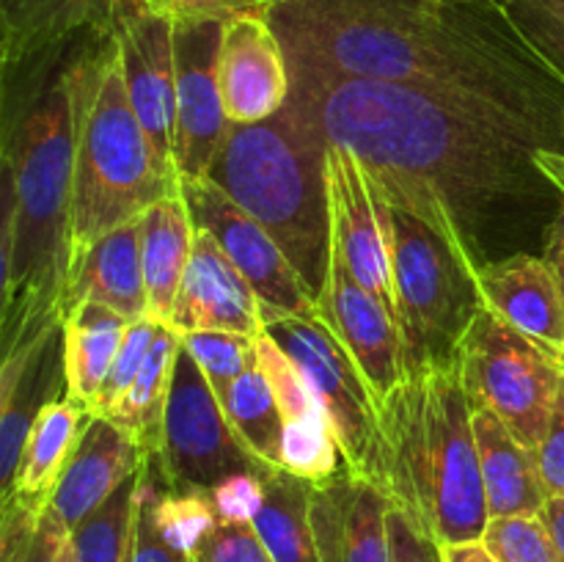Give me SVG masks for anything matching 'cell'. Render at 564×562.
I'll list each match as a JSON object with an SVG mask.
<instances>
[{
    "instance_id": "cell-1",
    "label": "cell",
    "mask_w": 564,
    "mask_h": 562,
    "mask_svg": "<svg viewBox=\"0 0 564 562\" xmlns=\"http://www.w3.org/2000/svg\"><path fill=\"white\" fill-rule=\"evenodd\" d=\"M290 105L367 171L433 198L474 270L543 253L564 196L534 154L564 152V138L488 105L361 77L292 83Z\"/></svg>"
},
{
    "instance_id": "cell-2",
    "label": "cell",
    "mask_w": 564,
    "mask_h": 562,
    "mask_svg": "<svg viewBox=\"0 0 564 562\" xmlns=\"http://www.w3.org/2000/svg\"><path fill=\"white\" fill-rule=\"evenodd\" d=\"M292 83H402L564 138V83L507 0H275Z\"/></svg>"
},
{
    "instance_id": "cell-3",
    "label": "cell",
    "mask_w": 564,
    "mask_h": 562,
    "mask_svg": "<svg viewBox=\"0 0 564 562\" xmlns=\"http://www.w3.org/2000/svg\"><path fill=\"white\" fill-rule=\"evenodd\" d=\"M64 66L66 58L33 97L3 114L0 125L6 174L0 231L3 350L50 317H61L75 180V119Z\"/></svg>"
},
{
    "instance_id": "cell-4",
    "label": "cell",
    "mask_w": 564,
    "mask_h": 562,
    "mask_svg": "<svg viewBox=\"0 0 564 562\" xmlns=\"http://www.w3.org/2000/svg\"><path fill=\"white\" fill-rule=\"evenodd\" d=\"M380 411V488L441 545L482 540L490 510L457 361L405 375Z\"/></svg>"
},
{
    "instance_id": "cell-5",
    "label": "cell",
    "mask_w": 564,
    "mask_h": 562,
    "mask_svg": "<svg viewBox=\"0 0 564 562\" xmlns=\"http://www.w3.org/2000/svg\"><path fill=\"white\" fill-rule=\"evenodd\" d=\"M64 72L75 119L69 275L105 235L135 220L149 204L180 193V187L163 176L132 110L113 33L77 39Z\"/></svg>"
},
{
    "instance_id": "cell-6",
    "label": "cell",
    "mask_w": 564,
    "mask_h": 562,
    "mask_svg": "<svg viewBox=\"0 0 564 562\" xmlns=\"http://www.w3.org/2000/svg\"><path fill=\"white\" fill-rule=\"evenodd\" d=\"M328 143L286 102L273 119L231 125L207 176L270 231L317 306L334 257Z\"/></svg>"
},
{
    "instance_id": "cell-7",
    "label": "cell",
    "mask_w": 564,
    "mask_h": 562,
    "mask_svg": "<svg viewBox=\"0 0 564 562\" xmlns=\"http://www.w3.org/2000/svg\"><path fill=\"white\" fill-rule=\"evenodd\" d=\"M367 176L389 248L405 375L457 361L463 336L482 309L477 270L433 198L391 176Z\"/></svg>"
},
{
    "instance_id": "cell-8",
    "label": "cell",
    "mask_w": 564,
    "mask_h": 562,
    "mask_svg": "<svg viewBox=\"0 0 564 562\" xmlns=\"http://www.w3.org/2000/svg\"><path fill=\"white\" fill-rule=\"evenodd\" d=\"M457 367L468 402H485L523 446L538 450L562 395L560 361L482 306L463 336Z\"/></svg>"
},
{
    "instance_id": "cell-9",
    "label": "cell",
    "mask_w": 564,
    "mask_h": 562,
    "mask_svg": "<svg viewBox=\"0 0 564 562\" xmlns=\"http://www.w3.org/2000/svg\"><path fill=\"white\" fill-rule=\"evenodd\" d=\"M264 334L297 364L328 411L347 468L380 485V411L350 353L317 314H275Z\"/></svg>"
},
{
    "instance_id": "cell-10",
    "label": "cell",
    "mask_w": 564,
    "mask_h": 562,
    "mask_svg": "<svg viewBox=\"0 0 564 562\" xmlns=\"http://www.w3.org/2000/svg\"><path fill=\"white\" fill-rule=\"evenodd\" d=\"M169 485L209 490L237 472H268L231 430L218 395L185 345L180 347L163 413V433L154 452Z\"/></svg>"
},
{
    "instance_id": "cell-11",
    "label": "cell",
    "mask_w": 564,
    "mask_h": 562,
    "mask_svg": "<svg viewBox=\"0 0 564 562\" xmlns=\"http://www.w3.org/2000/svg\"><path fill=\"white\" fill-rule=\"evenodd\" d=\"M119 44L127 97L149 138L154 160L169 182L180 187L174 160L176 130V61L174 20L149 0H116L110 22Z\"/></svg>"
},
{
    "instance_id": "cell-12",
    "label": "cell",
    "mask_w": 564,
    "mask_h": 562,
    "mask_svg": "<svg viewBox=\"0 0 564 562\" xmlns=\"http://www.w3.org/2000/svg\"><path fill=\"white\" fill-rule=\"evenodd\" d=\"M116 0H0L3 108L44 86L72 44L110 33Z\"/></svg>"
},
{
    "instance_id": "cell-13",
    "label": "cell",
    "mask_w": 564,
    "mask_h": 562,
    "mask_svg": "<svg viewBox=\"0 0 564 562\" xmlns=\"http://www.w3.org/2000/svg\"><path fill=\"white\" fill-rule=\"evenodd\" d=\"M196 229L209 231L248 279L262 303V320L275 314H312L314 301L270 231L209 176L180 180Z\"/></svg>"
},
{
    "instance_id": "cell-14",
    "label": "cell",
    "mask_w": 564,
    "mask_h": 562,
    "mask_svg": "<svg viewBox=\"0 0 564 562\" xmlns=\"http://www.w3.org/2000/svg\"><path fill=\"white\" fill-rule=\"evenodd\" d=\"M226 22H174L176 130L174 160L180 180L207 176L231 121L218 86V55Z\"/></svg>"
},
{
    "instance_id": "cell-15",
    "label": "cell",
    "mask_w": 564,
    "mask_h": 562,
    "mask_svg": "<svg viewBox=\"0 0 564 562\" xmlns=\"http://www.w3.org/2000/svg\"><path fill=\"white\" fill-rule=\"evenodd\" d=\"M314 314L330 328L372 389L378 408L405 380V353L397 317L364 290L334 248L328 281Z\"/></svg>"
},
{
    "instance_id": "cell-16",
    "label": "cell",
    "mask_w": 564,
    "mask_h": 562,
    "mask_svg": "<svg viewBox=\"0 0 564 562\" xmlns=\"http://www.w3.org/2000/svg\"><path fill=\"white\" fill-rule=\"evenodd\" d=\"M66 395L64 328L50 317L20 336L0 364V488L9 490L31 424L44 406Z\"/></svg>"
},
{
    "instance_id": "cell-17",
    "label": "cell",
    "mask_w": 564,
    "mask_h": 562,
    "mask_svg": "<svg viewBox=\"0 0 564 562\" xmlns=\"http://www.w3.org/2000/svg\"><path fill=\"white\" fill-rule=\"evenodd\" d=\"M218 86L231 125H257L286 108L292 94L284 44L264 14H242L224 25Z\"/></svg>"
},
{
    "instance_id": "cell-18",
    "label": "cell",
    "mask_w": 564,
    "mask_h": 562,
    "mask_svg": "<svg viewBox=\"0 0 564 562\" xmlns=\"http://www.w3.org/2000/svg\"><path fill=\"white\" fill-rule=\"evenodd\" d=\"M328 198L334 248L364 290L372 292L397 317L389 248L383 220L375 204L372 182L361 160L345 147L328 143ZM400 325V323H397Z\"/></svg>"
},
{
    "instance_id": "cell-19",
    "label": "cell",
    "mask_w": 564,
    "mask_h": 562,
    "mask_svg": "<svg viewBox=\"0 0 564 562\" xmlns=\"http://www.w3.org/2000/svg\"><path fill=\"white\" fill-rule=\"evenodd\" d=\"M257 361L273 389L284 422L281 468L308 479L312 485H323L345 472L347 463L328 411L303 378L297 364L264 331L257 336Z\"/></svg>"
},
{
    "instance_id": "cell-20",
    "label": "cell",
    "mask_w": 564,
    "mask_h": 562,
    "mask_svg": "<svg viewBox=\"0 0 564 562\" xmlns=\"http://www.w3.org/2000/svg\"><path fill=\"white\" fill-rule=\"evenodd\" d=\"M169 325L180 334L229 331L259 336L264 331L262 303L209 231L196 229L191 262L176 292Z\"/></svg>"
},
{
    "instance_id": "cell-21",
    "label": "cell",
    "mask_w": 564,
    "mask_h": 562,
    "mask_svg": "<svg viewBox=\"0 0 564 562\" xmlns=\"http://www.w3.org/2000/svg\"><path fill=\"white\" fill-rule=\"evenodd\" d=\"M391 499L350 468L312 485V523L319 562H391Z\"/></svg>"
},
{
    "instance_id": "cell-22",
    "label": "cell",
    "mask_w": 564,
    "mask_h": 562,
    "mask_svg": "<svg viewBox=\"0 0 564 562\" xmlns=\"http://www.w3.org/2000/svg\"><path fill=\"white\" fill-rule=\"evenodd\" d=\"M482 306L564 364V303L554 268L543 253L512 257L477 268Z\"/></svg>"
},
{
    "instance_id": "cell-23",
    "label": "cell",
    "mask_w": 564,
    "mask_h": 562,
    "mask_svg": "<svg viewBox=\"0 0 564 562\" xmlns=\"http://www.w3.org/2000/svg\"><path fill=\"white\" fill-rule=\"evenodd\" d=\"M147 457L143 446L124 428L110 422L108 417H94L75 455L66 463L47 507L69 529L80 527L127 479L141 472Z\"/></svg>"
},
{
    "instance_id": "cell-24",
    "label": "cell",
    "mask_w": 564,
    "mask_h": 562,
    "mask_svg": "<svg viewBox=\"0 0 564 562\" xmlns=\"http://www.w3.org/2000/svg\"><path fill=\"white\" fill-rule=\"evenodd\" d=\"M83 301L102 303L130 323L149 314L138 218L105 235L66 275L58 303L61 317Z\"/></svg>"
},
{
    "instance_id": "cell-25",
    "label": "cell",
    "mask_w": 564,
    "mask_h": 562,
    "mask_svg": "<svg viewBox=\"0 0 564 562\" xmlns=\"http://www.w3.org/2000/svg\"><path fill=\"white\" fill-rule=\"evenodd\" d=\"M471 413L490 518L540 516L549 490L534 450L523 446L485 402H471Z\"/></svg>"
},
{
    "instance_id": "cell-26",
    "label": "cell",
    "mask_w": 564,
    "mask_h": 562,
    "mask_svg": "<svg viewBox=\"0 0 564 562\" xmlns=\"http://www.w3.org/2000/svg\"><path fill=\"white\" fill-rule=\"evenodd\" d=\"M94 417L97 413L77 406L66 395L44 406L36 422L31 424L20 463H17L14 479H11L9 490L0 494V501L22 499L47 505L66 463L75 455L77 444H80L83 433H86Z\"/></svg>"
},
{
    "instance_id": "cell-27",
    "label": "cell",
    "mask_w": 564,
    "mask_h": 562,
    "mask_svg": "<svg viewBox=\"0 0 564 562\" xmlns=\"http://www.w3.org/2000/svg\"><path fill=\"white\" fill-rule=\"evenodd\" d=\"M138 226H141V262L149 314L169 323L176 292H180L187 262H191L196 224H193L182 193H171V196L149 204L138 215Z\"/></svg>"
},
{
    "instance_id": "cell-28",
    "label": "cell",
    "mask_w": 564,
    "mask_h": 562,
    "mask_svg": "<svg viewBox=\"0 0 564 562\" xmlns=\"http://www.w3.org/2000/svg\"><path fill=\"white\" fill-rule=\"evenodd\" d=\"M130 320L102 303L83 301L61 317L64 328L66 397L77 406L97 411L99 391L108 380L113 358L124 342Z\"/></svg>"
},
{
    "instance_id": "cell-29",
    "label": "cell",
    "mask_w": 564,
    "mask_h": 562,
    "mask_svg": "<svg viewBox=\"0 0 564 562\" xmlns=\"http://www.w3.org/2000/svg\"><path fill=\"white\" fill-rule=\"evenodd\" d=\"M251 527L275 562H319L308 479L281 466L268 468L262 510Z\"/></svg>"
},
{
    "instance_id": "cell-30",
    "label": "cell",
    "mask_w": 564,
    "mask_h": 562,
    "mask_svg": "<svg viewBox=\"0 0 564 562\" xmlns=\"http://www.w3.org/2000/svg\"><path fill=\"white\" fill-rule=\"evenodd\" d=\"M182 334L171 328L169 323H160L158 336H154L149 356L143 361L141 372L135 375L124 395L119 397L113 408L105 417L124 428L147 455H154L160 446V433H163V413L169 402L171 380H174L176 356H180Z\"/></svg>"
},
{
    "instance_id": "cell-31",
    "label": "cell",
    "mask_w": 564,
    "mask_h": 562,
    "mask_svg": "<svg viewBox=\"0 0 564 562\" xmlns=\"http://www.w3.org/2000/svg\"><path fill=\"white\" fill-rule=\"evenodd\" d=\"M218 400L240 444L264 466H281L284 422H281L279 402L259 369V361L248 372H242L224 395H218Z\"/></svg>"
},
{
    "instance_id": "cell-32",
    "label": "cell",
    "mask_w": 564,
    "mask_h": 562,
    "mask_svg": "<svg viewBox=\"0 0 564 562\" xmlns=\"http://www.w3.org/2000/svg\"><path fill=\"white\" fill-rule=\"evenodd\" d=\"M0 562H75L72 529L47 505L3 499Z\"/></svg>"
},
{
    "instance_id": "cell-33",
    "label": "cell",
    "mask_w": 564,
    "mask_h": 562,
    "mask_svg": "<svg viewBox=\"0 0 564 562\" xmlns=\"http://www.w3.org/2000/svg\"><path fill=\"white\" fill-rule=\"evenodd\" d=\"M138 479H127L97 512L72 529L75 562H127L132 545V523H135Z\"/></svg>"
},
{
    "instance_id": "cell-34",
    "label": "cell",
    "mask_w": 564,
    "mask_h": 562,
    "mask_svg": "<svg viewBox=\"0 0 564 562\" xmlns=\"http://www.w3.org/2000/svg\"><path fill=\"white\" fill-rule=\"evenodd\" d=\"M154 521H158L165 543L174 545L185 556H191L220 523L213 499H209V490L174 488L165 479L163 468H160L158 488H154Z\"/></svg>"
},
{
    "instance_id": "cell-35",
    "label": "cell",
    "mask_w": 564,
    "mask_h": 562,
    "mask_svg": "<svg viewBox=\"0 0 564 562\" xmlns=\"http://www.w3.org/2000/svg\"><path fill=\"white\" fill-rule=\"evenodd\" d=\"M182 345L207 375L215 395H224L242 372L257 364V336L229 331H193L182 334Z\"/></svg>"
},
{
    "instance_id": "cell-36",
    "label": "cell",
    "mask_w": 564,
    "mask_h": 562,
    "mask_svg": "<svg viewBox=\"0 0 564 562\" xmlns=\"http://www.w3.org/2000/svg\"><path fill=\"white\" fill-rule=\"evenodd\" d=\"M482 543L496 562H564L554 534L540 516L490 518Z\"/></svg>"
},
{
    "instance_id": "cell-37",
    "label": "cell",
    "mask_w": 564,
    "mask_h": 562,
    "mask_svg": "<svg viewBox=\"0 0 564 562\" xmlns=\"http://www.w3.org/2000/svg\"><path fill=\"white\" fill-rule=\"evenodd\" d=\"M158 457L149 455L143 461L141 479H138L135 523H132V545L127 562H191V556L180 554L174 545L165 543L154 521V488H158Z\"/></svg>"
},
{
    "instance_id": "cell-38",
    "label": "cell",
    "mask_w": 564,
    "mask_h": 562,
    "mask_svg": "<svg viewBox=\"0 0 564 562\" xmlns=\"http://www.w3.org/2000/svg\"><path fill=\"white\" fill-rule=\"evenodd\" d=\"M160 323H163V320L147 314V317L132 320V323L127 325L124 342H121L119 353H116L113 358V367H110L108 372V380H105L102 391H99L97 411H94L97 417H105V413L119 402V397L124 395L127 386L135 380V375L141 372L143 361H147L149 356V347H152L154 336H158L160 331Z\"/></svg>"
},
{
    "instance_id": "cell-39",
    "label": "cell",
    "mask_w": 564,
    "mask_h": 562,
    "mask_svg": "<svg viewBox=\"0 0 564 562\" xmlns=\"http://www.w3.org/2000/svg\"><path fill=\"white\" fill-rule=\"evenodd\" d=\"M512 17L564 83V0H507Z\"/></svg>"
},
{
    "instance_id": "cell-40",
    "label": "cell",
    "mask_w": 564,
    "mask_h": 562,
    "mask_svg": "<svg viewBox=\"0 0 564 562\" xmlns=\"http://www.w3.org/2000/svg\"><path fill=\"white\" fill-rule=\"evenodd\" d=\"M264 474L268 472H237L209 488L220 523H253L264 501Z\"/></svg>"
},
{
    "instance_id": "cell-41",
    "label": "cell",
    "mask_w": 564,
    "mask_h": 562,
    "mask_svg": "<svg viewBox=\"0 0 564 562\" xmlns=\"http://www.w3.org/2000/svg\"><path fill=\"white\" fill-rule=\"evenodd\" d=\"M191 562H275L251 523H218L191 554Z\"/></svg>"
},
{
    "instance_id": "cell-42",
    "label": "cell",
    "mask_w": 564,
    "mask_h": 562,
    "mask_svg": "<svg viewBox=\"0 0 564 562\" xmlns=\"http://www.w3.org/2000/svg\"><path fill=\"white\" fill-rule=\"evenodd\" d=\"M169 20H213L229 22L242 14L270 17L275 0H149Z\"/></svg>"
},
{
    "instance_id": "cell-43",
    "label": "cell",
    "mask_w": 564,
    "mask_h": 562,
    "mask_svg": "<svg viewBox=\"0 0 564 562\" xmlns=\"http://www.w3.org/2000/svg\"><path fill=\"white\" fill-rule=\"evenodd\" d=\"M389 540L391 562H444L438 540L397 507L389 512Z\"/></svg>"
},
{
    "instance_id": "cell-44",
    "label": "cell",
    "mask_w": 564,
    "mask_h": 562,
    "mask_svg": "<svg viewBox=\"0 0 564 562\" xmlns=\"http://www.w3.org/2000/svg\"><path fill=\"white\" fill-rule=\"evenodd\" d=\"M534 455H538L540 477H543L545 490H549V499L551 496L564 499V389L560 400H556L549 433L538 444Z\"/></svg>"
},
{
    "instance_id": "cell-45",
    "label": "cell",
    "mask_w": 564,
    "mask_h": 562,
    "mask_svg": "<svg viewBox=\"0 0 564 562\" xmlns=\"http://www.w3.org/2000/svg\"><path fill=\"white\" fill-rule=\"evenodd\" d=\"M543 257L549 259V264H551V268H554L556 281H560L562 303H564V202H562L560 213H556L554 224H551L549 237H545Z\"/></svg>"
},
{
    "instance_id": "cell-46",
    "label": "cell",
    "mask_w": 564,
    "mask_h": 562,
    "mask_svg": "<svg viewBox=\"0 0 564 562\" xmlns=\"http://www.w3.org/2000/svg\"><path fill=\"white\" fill-rule=\"evenodd\" d=\"M441 554H444V562H496V556L485 549L482 540L441 545Z\"/></svg>"
},
{
    "instance_id": "cell-47",
    "label": "cell",
    "mask_w": 564,
    "mask_h": 562,
    "mask_svg": "<svg viewBox=\"0 0 564 562\" xmlns=\"http://www.w3.org/2000/svg\"><path fill=\"white\" fill-rule=\"evenodd\" d=\"M534 163L564 196V152H560V149H543V152L534 154Z\"/></svg>"
},
{
    "instance_id": "cell-48",
    "label": "cell",
    "mask_w": 564,
    "mask_h": 562,
    "mask_svg": "<svg viewBox=\"0 0 564 562\" xmlns=\"http://www.w3.org/2000/svg\"><path fill=\"white\" fill-rule=\"evenodd\" d=\"M540 518H543L545 527L551 529V534H554L556 545H560V551L564 556V499H560V496H551V499L545 501Z\"/></svg>"
},
{
    "instance_id": "cell-49",
    "label": "cell",
    "mask_w": 564,
    "mask_h": 562,
    "mask_svg": "<svg viewBox=\"0 0 564 562\" xmlns=\"http://www.w3.org/2000/svg\"><path fill=\"white\" fill-rule=\"evenodd\" d=\"M560 367H562V389H564V364H560Z\"/></svg>"
},
{
    "instance_id": "cell-50",
    "label": "cell",
    "mask_w": 564,
    "mask_h": 562,
    "mask_svg": "<svg viewBox=\"0 0 564 562\" xmlns=\"http://www.w3.org/2000/svg\"><path fill=\"white\" fill-rule=\"evenodd\" d=\"M562 130H564V119H562Z\"/></svg>"
}]
</instances>
